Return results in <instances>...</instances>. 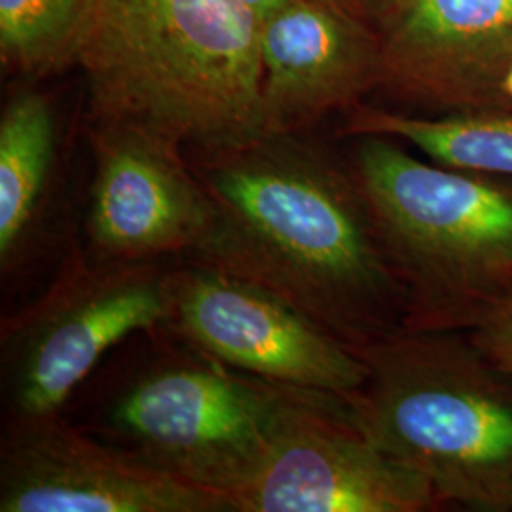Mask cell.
Returning <instances> with one entry per match:
<instances>
[{
	"label": "cell",
	"mask_w": 512,
	"mask_h": 512,
	"mask_svg": "<svg viewBox=\"0 0 512 512\" xmlns=\"http://www.w3.org/2000/svg\"><path fill=\"white\" fill-rule=\"evenodd\" d=\"M101 0H0V59L19 74L78 63Z\"/></svg>",
	"instance_id": "9a60e30c"
},
{
	"label": "cell",
	"mask_w": 512,
	"mask_h": 512,
	"mask_svg": "<svg viewBox=\"0 0 512 512\" xmlns=\"http://www.w3.org/2000/svg\"><path fill=\"white\" fill-rule=\"evenodd\" d=\"M349 139V165L403 289V330L475 329L512 298V181L425 162L391 137Z\"/></svg>",
	"instance_id": "3957f363"
},
{
	"label": "cell",
	"mask_w": 512,
	"mask_h": 512,
	"mask_svg": "<svg viewBox=\"0 0 512 512\" xmlns=\"http://www.w3.org/2000/svg\"><path fill=\"white\" fill-rule=\"evenodd\" d=\"M186 154L215 224L181 260L255 283L355 351L403 330V289L348 158L310 131Z\"/></svg>",
	"instance_id": "6da1fadb"
},
{
	"label": "cell",
	"mask_w": 512,
	"mask_h": 512,
	"mask_svg": "<svg viewBox=\"0 0 512 512\" xmlns=\"http://www.w3.org/2000/svg\"><path fill=\"white\" fill-rule=\"evenodd\" d=\"M93 173L80 243L95 260L156 262L198 253L215 205L181 145L150 129L90 120Z\"/></svg>",
	"instance_id": "ba28073f"
},
{
	"label": "cell",
	"mask_w": 512,
	"mask_h": 512,
	"mask_svg": "<svg viewBox=\"0 0 512 512\" xmlns=\"http://www.w3.org/2000/svg\"><path fill=\"white\" fill-rule=\"evenodd\" d=\"M80 243L74 213L59 181V126L54 103L19 90L0 114V277L21 283L55 268Z\"/></svg>",
	"instance_id": "4fadbf2b"
},
{
	"label": "cell",
	"mask_w": 512,
	"mask_h": 512,
	"mask_svg": "<svg viewBox=\"0 0 512 512\" xmlns=\"http://www.w3.org/2000/svg\"><path fill=\"white\" fill-rule=\"evenodd\" d=\"M258 29L239 0H101L78 55L90 120L184 150L253 141L264 135Z\"/></svg>",
	"instance_id": "7a4b0ae2"
},
{
	"label": "cell",
	"mask_w": 512,
	"mask_h": 512,
	"mask_svg": "<svg viewBox=\"0 0 512 512\" xmlns=\"http://www.w3.org/2000/svg\"><path fill=\"white\" fill-rule=\"evenodd\" d=\"M512 0H401L378 33V90L418 114L511 109Z\"/></svg>",
	"instance_id": "8fae6325"
},
{
	"label": "cell",
	"mask_w": 512,
	"mask_h": 512,
	"mask_svg": "<svg viewBox=\"0 0 512 512\" xmlns=\"http://www.w3.org/2000/svg\"><path fill=\"white\" fill-rule=\"evenodd\" d=\"M239 2H243L247 8H251L255 12L258 18L262 19L264 16L275 12L277 8L285 6L291 0H239Z\"/></svg>",
	"instance_id": "ac0fdd59"
},
{
	"label": "cell",
	"mask_w": 512,
	"mask_h": 512,
	"mask_svg": "<svg viewBox=\"0 0 512 512\" xmlns=\"http://www.w3.org/2000/svg\"><path fill=\"white\" fill-rule=\"evenodd\" d=\"M465 334L492 365L512 376V298Z\"/></svg>",
	"instance_id": "2e32d148"
},
{
	"label": "cell",
	"mask_w": 512,
	"mask_h": 512,
	"mask_svg": "<svg viewBox=\"0 0 512 512\" xmlns=\"http://www.w3.org/2000/svg\"><path fill=\"white\" fill-rule=\"evenodd\" d=\"M503 92H505V97H507V101H509V105L512 107V65L511 69H509V74H507V78H505Z\"/></svg>",
	"instance_id": "d6986e66"
},
{
	"label": "cell",
	"mask_w": 512,
	"mask_h": 512,
	"mask_svg": "<svg viewBox=\"0 0 512 512\" xmlns=\"http://www.w3.org/2000/svg\"><path fill=\"white\" fill-rule=\"evenodd\" d=\"M171 272L164 260L105 262L73 247L42 293L2 319L4 418L65 412L110 351L167 327Z\"/></svg>",
	"instance_id": "8992f818"
},
{
	"label": "cell",
	"mask_w": 512,
	"mask_h": 512,
	"mask_svg": "<svg viewBox=\"0 0 512 512\" xmlns=\"http://www.w3.org/2000/svg\"><path fill=\"white\" fill-rule=\"evenodd\" d=\"M340 135L391 137L431 162L512 181V107L433 116L363 103L344 116Z\"/></svg>",
	"instance_id": "5bb4252c"
},
{
	"label": "cell",
	"mask_w": 512,
	"mask_h": 512,
	"mask_svg": "<svg viewBox=\"0 0 512 512\" xmlns=\"http://www.w3.org/2000/svg\"><path fill=\"white\" fill-rule=\"evenodd\" d=\"M444 505L431 482L366 437L348 399L323 395L279 439L234 512H423Z\"/></svg>",
	"instance_id": "30bf717a"
},
{
	"label": "cell",
	"mask_w": 512,
	"mask_h": 512,
	"mask_svg": "<svg viewBox=\"0 0 512 512\" xmlns=\"http://www.w3.org/2000/svg\"><path fill=\"white\" fill-rule=\"evenodd\" d=\"M357 353L368 376L348 403L366 437L442 503L512 512V376L465 332L397 330Z\"/></svg>",
	"instance_id": "277c9868"
},
{
	"label": "cell",
	"mask_w": 512,
	"mask_h": 512,
	"mask_svg": "<svg viewBox=\"0 0 512 512\" xmlns=\"http://www.w3.org/2000/svg\"><path fill=\"white\" fill-rule=\"evenodd\" d=\"M167 329L222 365L308 391L353 397L368 376L363 357L274 293L181 260L171 272Z\"/></svg>",
	"instance_id": "52a82bcc"
},
{
	"label": "cell",
	"mask_w": 512,
	"mask_h": 512,
	"mask_svg": "<svg viewBox=\"0 0 512 512\" xmlns=\"http://www.w3.org/2000/svg\"><path fill=\"white\" fill-rule=\"evenodd\" d=\"M330 8L340 12L344 18L351 19L366 31L378 33L382 31L387 19L397 10L401 0H323Z\"/></svg>",
	"instance_id": "e0dca14e"
},
{
	"label": "cell",
	"mask_w": 512,
	"mask_h": 512,
	"mask_svg": "<svg viewBox=\"0 0 512 512\" xmlns=\"http://www.w3.org/2000/svg\"><path fill=\"white\" fill-rule=\"evenodd\" d=\"M0 512H234L69 421L65 412L4 418Z\"/></svg>",
	"instance_id": "9c48e42d"
},
{
	"label": "cell",
	"mask_w": 512,
	"mask_h": 512,
	"mask_svg": "<svg viewBox=\"0 0 512 512\" xmlns=\"http://www.w3.org/2000/svg\"><path fill=\"white\" fill-rule=\"evenodd\" d=\"M150 342L145 361L116 385L86 431L230 503L293 421L329 395L222 365L167 327L150 332Z\"/></svg>",
	"instance_id": "5b68a950"
},
{
	"label": "cell",
	"mask_w": 512,
	"mask_h": 512,
	"mask_svg": "<svg viewBox=\"0 0 512 512\" xmlns=\"http://www.w3.org/2000/svg\"><path fill=\"white\" fill-rule=\"evenodd\" d=\"M264 133H306L378 90V37L323 0H291L260 19Z\"/></svg>",
	"instance_id": "7c38bea8"
}]
</instances>
